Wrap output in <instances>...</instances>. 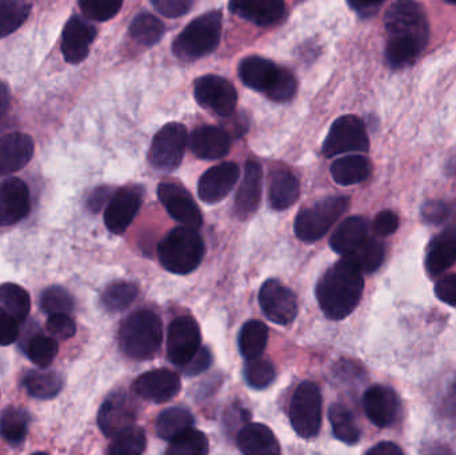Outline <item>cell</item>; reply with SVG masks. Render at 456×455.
Wrapping results in <instances>:
<instances>
[{"instance_id": "cell-34", "label": "cell", "mask_w": 456, "mask_h": 455, "mask_svg": "<svg viewBox=\"0 0 456 455\" xmlns=\"http://www.w3.org/2000/svg\"><path fill=\"white\" fill-rule=\"evenodd\" d=\"M268 341V328L260 321L244 323L239 334V349L246 360L259 358Z\"/></svg>"}, {"instance_id": "cell-7", "label": "cell", "mask_w": 456, "mask_h": 455, "mask_svg": "<svg viewBox=\"0 0 456 455\" xmlns=\"http://www.w3.org/2000/svg\"><path fill=\"white\" fill-rule=\"evenodd\" d=\"M322 393L314 382H302L292 395L289 421L299 437L314 438L322 427Z\"/></svg>"}, {"instance_id": "cell-56", "label": "cell", "mask_w": 456, "mask_h": 455, "mask_svg": "<svg viewBox=\"0 0 456 455\" xmlns=\"http://www.w3.org/2000/svg\"><path fill=\"white\" fill-rule=\"evenodd\" d=\"M385 2L386 0H348L351 7L358 11L359 13H363V15L374 12Z\"/></svg>"}, {"instance_id": "cell-27", "label": "cell", "mask_w": 456, "mask_h": 455, "mask_svg": "<svg viewBox=\"0 0 456 455\" xmlns=\"http://www.w3.org/2000/svg\"><path fill=\"white\" fill-rule=\"evenodd\" d=\"M300 194L299 179L286 168H276L270 175L268 199L273 210L291 207Z\"/></svg>"}, {"instance_id": "cell-26", "label": "cell", "mask_w": 456, "mask_h": 455, "mask_svg": "<svg viewBox=\"0 0 456 455\" xmlns=\"http://www.w3.org/2000/svg\"><path fill=\"white\" fill-rule=\"evenodd\" d=\"M238 446L246 455H273L281 453V446L273 433L262 424H249L238 435Z\"/></svg>"}, {"instance_id": "cell-39", "label": "cell", "mask_w": 456, "mask_h": 455, "mask_svg": "<svg viewBox=\"0 0 456 455\" xmlns=\"http://www.w3.org/2000/svg\"><path fill=\"white\" fill-rule=\"evenodd\" d=\"M163 34H165V26L151 13H141L134 19L130 26V37L138 45H147V47L157 45Z\"/></svg>"}, {"instance_id": "cell-42", "label": "cell", "mask_w": 456, "mask_h": 455, "mask_svg": "<svg viewBox=\"0 0 456 455\" xmlns=\"http://www.w3.org/2000/svg\"><path fill=\"white\" fill-rule=\"evenodd\" d=\"M111 446L109 449V454L112 455H139L146 451L147 440L146 433L141 427H131L130 429L112 438Z\"/></svg>"}, {"instance_id": "cell-45", "label": "cell", "mask_w": 456, "mask_h": 455, "mask_svg": "<svg viewBox=\"0 0 456 455\" xmlns=\"http://www.w3.org/2000/svg\"><path fill=\"white\" fill-rule=\"evenodd\" d=\"M244 377H246L247 384L254 389H265L275 379V368L268 361L254 358L247 362L246 368H244Z\"/></svg>"}, {"instance_id": "cell-19", "label": "cell", "mask_w": 456, "mask_h": 455, "mask_svg": "<svg viewBox=\"0 0 456 455\" xmlns=\"http://www.w3.org/2000/svg\"><path fill=\"white\" fill-rule=\"evenodd\" d=\"M96 37V28L79 16L67 21L61 37V53L66 61L79 64L87 58L91 45Z\"/></svg>"}, {"instance_id": "cell-32", "label": "cell", "mask_w": 456, "mask_h": 455, "mask_svg": "<svg viewBox=\"0 0 456 455\" xmlns=\"http://www.w3.org/2000/svg\"><path fill=\"white\" fill-rule=\"evenodd\" d=\"M29 416L24 409L10 408L3 410L0 416V437L11 446H19L28 435Z\"/></svg>"}, {"instance_id": "cell-59", "label": "cell", "mask_w": 456, "mask_h": 455, "mask_svg": "<svg viewBox=\"0 0 456 455\" xmlns=\"http://www.w3.org/2000/svg\"><path fill=\"white\" fill-rule=\"evenodd\" d=\"M446 2H449V3H455V4H456V0H446Z\"/></svg>"}, {"instance_id": "cell-38", "label": "cell", "mask_w": 456, "mask_h": 455, "mask_svg": "<svg viewBox=\"0 0 456 455\" xmlns=\"http://www.w3.org/2000/svg\"><path fill=\"white\" fill-rule=\"evenodd\" d=\"M138 293V286L135 283L118 280L104 288L102 294V305L107 312L120 313L135 301Z\"/></svg>"}, {"instance_id": "cell-37", "label": "cell", "mask_w": 456, "mask_h": 455, "mask_svg": "<svg viewBox=\"0 0 456 455\" xmlns=\"http://www.w3.org/2000/svg\"><path fill=\"white\" fill-rule=\"evenodd\" d=\"M29 12L28 0H0V39L23 26Z\"/></svg>"}, {"instance_id": "cell-41", "label": "cell", "mask_w": 456, "mask_h": 455, "mask_svg": "<svg viewBox=\"0 0 456 455\" xmlns=\"http://www.w3.org/2000/svg\"><path fill=\"white\" fill-rule=\"evenodd\" d=\"M208 453V440L200 430H184L171 441L168 455H205Z\"/></svg>"}, {"instance_id": "cell-29", "label": "cell", "mask_w": 456, "mask_h": 455, "mask_svg": "<svg viewBox=\"0 0 456 455\" xmlns=\"http://www.w3.org/2000/svg\"><path fill=\"white\" fill-rule=\"evenodd\" d=\"M278 69V67L267 59L249 56L241 61L239 75L247 87L265 93L275 79Z\"/></svg>"}, {"instance_id": "cell-4", "label": "cell", "mask_w": 456, "mask_h": 455, "mask_svg": "<svg viewBox=\"0 0 456 455\" xmlns=\"http://www.w3.org/2000/svg\"><path fill=\"white\" fill-rule=\"evenodd\" d=\"M205 242L197 229L183 226L171 230L158 245V256L167 272L190 274L205 256Z\"/></svg>"}, {"instance_id": "cell-22", "label": "cell", "mask_w": 456, "mask_h": 455, "mask_svg": "<svg viewBox=\"0 0 456 455\" xmlns=\"http://www.w3.org/2000/svg\"><path fill=\"white\" fill-rule=\"evenodd\" d=\"M190 149L200 159H221L231 149V138L226 130L216 126H203L190 136Z\"/></svg>"}, {"instance_id": "cell-51", "label": "cell", "mask_w": 456, "mask_h": 455, "mask_svg": "<svg viewBox=\"0 0 456 455\" xmlns=\"http://www.w3.org/2000/svg\"><path fill=\"white\" fill-rule=\"evenodd\" d=\"M213 363V355L208 347H200L197 354L183 366V371L186 376L195 377L208 370Z\"/></svg>"}, {"instance_id": "cell-23", "label": "cell", "mask_w": 456, "mask_h": 455, "mask_svg": "<svg viewBox=\"0 0 456 455\" xmlns=\"http://www.w3.org/2000/svg\"><path fill=\"white\" fill-rule=\"evenodd\" d=\"M230 10L251 23L265 27L283 18L286 5L284 0H230Z\"/></svg>"}, {"instance_id": "cell-28", "label": "cell", "mask_w": 456, "mask_h": 455, "mask_svg": "<svg viewBox=\"0 0 456 455\" xmlns=\"http://www.w3.org/2000/svg\"><path fill=\"white\" fill-rule=\"evenodd\" d=\"M456 262V232L447 230L434 240L428 248L426 267L431 275L444 274Z\"/></svg>"}, {"instance_id": "cell-57", "label": "cell", "mask_w": 456, "mask_h": 455, "mask_svg": "<svg viewBox=\"0 0 456 455\" xmlns=\"http://www.w3.org/2000/svg\"><path fill=\"white\" fill-rule=\"evenodd\" d=\"M369 455H402L403 451L395 443H382L367 451Z\"/></svg>"}, {"instance_id": "cell-21", "label": "cell", "mask_w": 456, "mask_h": 455, "mask_svg": "<svg viewBox=\"0 0 456 455\" xmlns=\"http://www.w3.org/2000/svg\"><path fill=\"white\" fill-rule=\"evenodd\" d=\"M35 144L27 134L12 133L0 138V176L21 170L34 155Z\"/></svg>"}, {"instance_id": "cell-33", "label": "cell", "mask_w": 456, "mask_h": 455, "mask_svg": "<svg viewBox=\"0 0 456 455\" xmlns=\"http://www.w3.org/2000/svg\"><path fill=\"white\" fill-rule=\"evenodd\" d=\"M194 425V417L189 410L182 408H170L163 410L155 422L158 437L166 441H173L184 430Z\"/></svg>"}, {"instance_id": "cell-24", "label": "cell", "mask_w": 456, "mask_h": 455, "mask_svg": "<svg viewBox=\"0 0 456 455\" xmlns=\"http://www.w3.org/2000/svg\"><path fill=\"white\" fill-rule=\"evenodd\" d=\"M262 198V167L256 162H248L235 197L236 215L247 219L257 210Z\"/></svg>"}, {"instance_id": "cell-14", "label": "cell", "mask_w": 456, "mask_h": 455, "mask_svg": "<svg viewBox=\"0 0 456 455\" xmlns=\"http://www.w3.org/2000/svg\"><path fill=\"white\" fill-rule=\"evenodd\" d=\"M142 206V191L136 187L118 190L104 211V223L112 234L120 235L128 229Z\"/></svg>"}, {"instance_id": "cell-46", "label": "cell", "mask_w": 456, "mask_h": 455, "mask_svg": "<svg viewBox=\"0 0 456 455\" xmlns=\"http://www.w3.org/2000/svg\"><path fill=\"white\" fill-rule=\"evenodd\" d=\"M122 5L123 0H79L82 12L95 21L110 20L119 12Z\"/></svg>"}, {"instance_id": "cell-36", "label": "cell", "mask_w": 456, "mask_h": 455, "mask_svg": "<svg viewBox=\"0 0 456 455\" xmlns=\"http://www.w3.org/2000/svg\"><path fill=\"white\" fill-rule=\"evenodd\" d=\"M0 305L15 318L23 322L31 312V299L28 293L16 283L0 285Z\"/></svg>"}, {"instance_id": "cell-1", "label": "cell", "mask_w": 456, "mask_h": 455, "mask_svg": "<svg viewBox=\"0 0 456 455\" xmlns=\"http://www.w3.org/2000/svg\"><path fill=\"white\" fill-rule=\"evenodd\" d=\"M388 34L386 59L393 69L411 66L425 50L430 27L425 11L412 0H398L385 15Z\"/></svg>"}, {"instance_id": "cell-5", "label": "cell", "mask_w": 456, "mask_h": 455, "mask_svg": "<svg viewBox=\"0 0 456 455\" xmlns=\"http://www.w3.org/2000/svg\"><path fill=\"white\" fill-rule=\"evenodd\" d=\"M222 20L219 11L203 13L192 20L174 40L176 58L191 61L213 53L221 42Z\"/></svg>"}, {"instance_id": "cell-2", "label": "cell", "mask_w": 456, "mask_h": 455, "mask_svg": "<svg viewBox=\"0 0 456 455\" xmlns=\"http://www.w3.org/2000/svg\"><path fill=\"white\" fill-rule=\"evenodd\" d=\"M363 272L350 256H343L338 264L327 270L318 285L316 298L327 318L345 320L358 307L364 290Z\"/></svg>"}, {"instance_id": "cell-40", "label": "cell", "mask_w": 456, "mask_h": 455, "mask_svg": "<svg viewBox=\"0 0 456 455\" xmlns=\"http://www.w3.org/2000/svg\"><path fill=\"white\" fill-rule=\"evenodd\" d=\"M346 256H350L355 261L362 272L371 274L385 261V246L375 238L369 237L355 251Z\"/></svg>"}, {"instance_id": "cell-47", "label": "cell", "mask_w": 456, "mask_h": 455, "mask_svg": "<svg viewBox=\"0 0 456 455\" xmlns=\"http://www.w3.org/2000/svg\"><path fill=\"white\" fill-rule=\"evenodd\" d=\"M297 80L294 75L286 69H279L275 79L271 83L265 95L275 102H287L295 95Z\"/></svg>"}, {"instance_id": "cell-13", "label": "cell", "mask_w": 456, "mask_h": 455, "mask_svg": "<svg viewBox=\"0 0 456 455\" xmlns=\"http://www.w3.org/2000/svg\"><path fill=\"white\" fill-rule=\"evenodd\" d=\"M136 421V405L126 393L110 395L98 414L99 429L107 438L117 437L134 427Z\"/></svg>"}, {"instance_id": "cell-20", "label": "cell", "mask_w": 456, "mask_h": 455, "mask_svg": "<svg viewBox=\"0 0 456 455\" xmlns=\"http://www.w3.org/2000/svg\"><path fill=\"white\" fill-rule=\"evenodd\" d=\"M239 179L238 165L222 163L203 174L198 186L200 199L206 203L221 202L230 194Z\"/></svg>"}, {"instance_id": "cell-16", "label": "cell", "mask_w": 456, "mask_h": 455, "mask_svg": "<svg viewBox=\"0 0 456 455\" xmlns=\"http://www.w3.org/2000/svg\"><path fill=\"white\" fill-rule=\"evenodd\" d=\"M31 211L28 187L19 178L0 183V226H12L23 221Z\"/></svg>"}, {"instance_id": "cell-30", "label": "cell", "mask_w": 456, "mask_h": 455, "mask_svg": "<svg viewBox=\"0 0 456 455\" xmlns=\"http://www.w3.org/2000/svg\"><path fill=\"white\" fill-rule=\"evenodd\" d=\"M371 174V163L362 155H347L335 160L331 175L340 186H353L366 181Z\"/></svg>"}, {"instance_id": "cell-48", "label": "cell", "mask_w": 456, "mask_h": 455, "mask_svg": "<svg viewBox=\"0 0 456 455\" xmlns=\"http://www.w3.org/2000/svg\"><path fill=\"white\" fill-rule=\"evenodd\" d=\"M45 329L51 337L61 341H69L77 334V325L69 314H53L45 322Z\"/></svg>"}, {"instance_id": "cell-17", "label": "cell", "mask_w": 456, "mask_h": 455, "mask_svg": "<svg viewBox=\"0 0 456 455\" xmlns=\"http://www.w3.org/2000/svg\"><path fill=\"white\" fill-rule=\"evenodd\" d=\"M181 390L178 374L167 369L147 371L134 381L133 392L143 400L163 403L173 400Z\"/></svg>"}, {"instance_id": "cell-52", "label": "cell", "mask_w": 456, "mask_h": 455, "mask_svg": "<svg viewBox=\"0 0 456 455\" xmlns=\"http://www.w3.org/2000/svg\"><path fill=\"white\" fill-rule=\"evenodd\" d=\"M398 215L393 213V211L388 210L378 214L374 224H372V229H374V232H377L378 235H380V237H388V235L394 234V232L398 230Z\"/></svg>"}, {"instance_id": "cell-3", "label": "cell", "mask_w": 456, "mask_h": 455, "mask_svg": "<svg viewBox=\"0 0 456 455\" xmlns=\"http://www.w3.org/2000/svg\"><path fill=\"white\" fill-rule=\"evenodd\" d=\"M162 342V321L150 310L133 313L120 326V349L133 360L147 361L154 357Z\"/></svg>"}, {"instance_id": "cell-8", "label": "cell", "mask_w": 456, "mask_h": 455, "mask_svg": "<svg viewBox=\"0 0 456 455\" xmlns=\"http://www.w3.org/2000/svg\"><path fill=\"white\" fill-rule=\"evenodd\" d=\"M189 143L187 128L181 123H168L155 135L149 159L159 170L173 171L181 166Z\"/></svg>"}, {"instance_id": "cell-11", "label": "cell", "mask_w": 456, "mask_h": 455, "mask_svg": "<svg viewBox=\"0 0 456 455\" xmlns=\"http://www.w3.org/2000/svg\"><path fill=\"white\" fill-rule=\"evenodd\" d=\"M259 304L265 317L276 325H289L297 318V297L279 280L265 282L259 291Z\"/></svg>"}, {"instance_id": "cell-49", "label": "cell", "mask_w": 456, "mask_h": 455, "mask_svg": "<svg viewBox=\"0 0 456 455\" xmlns=\"http://www.w3.org/2000/svg\"><path fill=\"white\" fill-rule=\"evenodd\" d=\"M18 321L0 306V346L13 344L19 337Z\"/></svg>"}, {"instance_id": "cell-53", "label": "cell", "mask_w": 456, "mask_h": 455, "mask_svg": "<svg viewBox=\"0 0 456 455\" xmlns=\"http://www.w3.org/2000/svg\"><path fill=\"white\" fill-rule=\"evenodd\" d=\"M436 296L449 306L456 307V274L446 275L436 282Z\"/></svg>"}, {"instance_id": "cell-6", "label": "cell", "mask_w": 456, "mask_h": 455, "mask_svg": "<svg viewBox=\"0 0 456 455\" xmlns=\"http://www.w3.org/2000/svg\"><path fill=\"white\" fill-rule=\"evenodd\" d=\"M350 200L346 197H332L319 200L311 207L305 208L295 219L294 230L303 242H315L327 234L335 222L346 213Z\"/></svg>"}, {"instance_id": "cell-15", "label": "cell", "mask_w": 456, "mask_h": 455, "mask_svg": "<svg viewBox=\"0 0 456 455\" xmlns=\"http://www.w3.org/2000/svg\"><path fill=\"white\" fill-rule=\"evenodd\" d=\"M158 197L175 221L192 229L202 226L203 218L200 207L183 187L176 183H160L158 187Z\"/></svg>"}, {"instance_id": "cell-31", "label": "cell", "mask_w": 456, "mask_h": 455, "mask_svg": "<svg viewBox=\"0 0 456 455\" xmlns=\"http://www.w3.org/2000/svg\"><path fill=\"white\" fill-rule=\"evenodd\" d=\"M24 389L37 400H53L64 386L63 377L53 370H31L21 381Z\"/></svg>"}, {"instance_id": "cell-35", "label": "cell", "mask_w": 456, "mask_h": 455, "mask_svg": "<svg viewBox=\"0 0 456 455\" xmlns=\"http://www.w3.org/2000/svg\"><path fill=\"white\" fill-rule=\"evenodd\" d=\"M329 418L331 422L332 432L337 440L347 445H355L361 438L358 425L353 414L342 403H334L329 410Z\"/></svg>"}, {"instance_id": "cell-50", "label": "cell", "mask_w": 456, "mask_h": 455, "mask_svg": "<svg viewBox=\"0 0 456 455\" xmlns=\"http://www.w3.org/2000/svg\"><path fill=\"white\" fill-rule=\"evenodd\" d=\"M152 5L167 18H179L189 12L192 0H151Z\"/></svg>"}, {"instance_id": "cell-10", "label": "cell", "mask_w": 456, "mask_h": 455, "mask_svg": "<svg viewBox=\"0 0 456 455\" xmlns=\"http://www.w3.org/2000/svg\"><path fill=\"white\" fill-rule=\"evenodd\" d=\"M200 325L191 317H179L171 322L167 333V357L173 365L183 368L200 349Z\"/></svg>"}, {"instance_id": "cell-25", "label": "cell", "mask_w": 456, "mask_h": 455, "mask_svg": "<svg viewBox=\"0 0 456 455\" xmlns=\"http://www.w3.org/2000/svg\"><path fill=\"white\" fill-rule=\"evenodd\" d=\"M369 222L363 216H350L335 230L330 246L335 253L346 254L355 251L369 238Z\"/></svg>"}, {"instance_id": "cell-12", "label": "cell", "mask_w": 456, "mask_h": 455, "mask_svg": "<svg viewBox=\"0 0 456 455\" xmlns=\"http://www.w3.org/2000/svg\"><path fill=\"white\" fill-rule=\"evenodd\" d=\"M194 93L200 106L221 117H230L238 102L235 87L224 77L216 75L200 77L195 82Z\"/></svg>"}, {"instance_id": "cell-9", "label": "cell", "mask_w": 456, "mask_h": 455, "mask_svg": "<svg viewBox=\"0 0 456 455\" xmlns=\"http://www.w3.org/2000/svg\"><path fill=\"white\" fill-rule=\"evenodd\" d=\"M370 149L366 127L358 117L346 115L332 123L323 143L324 157L332 158L347 152H366Z\"/></svg>"}, {"instance_id": "cell-43", "label": "cell", "mask_w": 456, "mask_h": 455, "mask_svg": "<svg viewBox=\"0 0 456 455\" xmlns=\"http://www.w3.org/2000/svg\"><path fill=\"white\" fill-rule=\"evenodd\" d=\"M58 342L53 337H47L45 334H37L32 337L27 347V355L29 360L39 366V368H48L58 355Z\"/></svg>"}, {"instance_id": "cell-58", "label": "cell", "mask_w": 456, "mask_h": 455, "mask_svg": "<svg viewBox=\"0 0 456 455\" xmlns=\"http://www.w3.org/2000/svg\"><path fill=\"white\" fill-rule=\"evenodd\" d=\"M8 109H10V91L4 83L0 82V119L4 117Z\"/></svg>"}, {"instance_id": "cell-54", "label": "cell", "mask_w": 456, "mask_h": 455, "mask_svg": "<svg viewBox=\"0 0 456 455\" xmlns=\"http://www.w3.org/2000/svg\"><path fill=\"white\" fill-rule=\"evenodd\" d=\"M111 197V190H110V187H99V189H96L95 191L90 195V198H88V207H90V210L94 211V213H98L107 202H110Z\"/></svg>"}, {"instance_id": "cell-55", "label": "cell", "mask_w": 456, "mask_h": 455, "mask_svg": "<svg viewBox=\"0 0 456 455\" xmlns=\"http://www.w3.org/2000/svg\"><path fill=\"white\" fill-rule=\"evenodd\" d=\"M423 218L428 222H442L446 216L447 208L444 203L441 202H430L423 207Z\"/></svg>"}, {"instance_id": "cell-44", "label": "cell", "mask_w": 456, "mask_h": 455, "mask_svg": "<svg viewBox=\"0 0 456 455\" xmlns=\"http://www.w3.org/2000/svg\"><path fill=\"white\" fill-rule=\"evenodd\" d=\"M75 302L71 294L61 286L45 288L40 297V307L45 314H69L74 310Z\"/></svg>"}, {"instance_id": "cell-18", "label": "cell", "mask_w": 456, "mask_h": 455, "mask_svg": "<svg viewBox=\"0 0 456 455\" xmlns=\"http://www.w3.org/2000/svg\"><path fill=\"white\" fill-rule=\"evenodd\" d=\"M364 413L378 427H388L401 413V402L393 389L382 385L370 387L363 397Z\"/></svg>"}]
</instances>
